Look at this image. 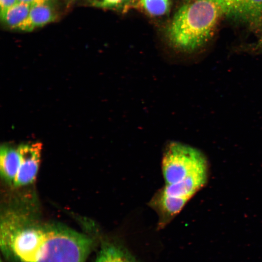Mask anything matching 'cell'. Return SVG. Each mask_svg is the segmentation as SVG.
Returning a JSON list of instances; mask_svg holds the SVG:
<instances>
[{"label": "cell", "mask_w": 262, "mask_h": 262, "mask_svg": "<svg viewBox=\"0 0 262 262\" xmlns=\"http://www.w3.org/2000/svg\"><path fill=\"white\" fill-rule=\"evenodd\" d=\"M1 250L13 262H85L94 239L59 224L42 225L11 210L1 218Z\"/></svg>", "instance_id": "6da1fadb"}, {"label": "cell", "mask_w": 262, "mask_h": 262, "mask_svg": "<svg viewBox=\"0 0 262 262\" xmlns=\"http://www.w3.org/2000/svg\"><path fill=\"white\" fill-rule=\"evenodd\" d=\"M223 16L219 0H195L178 9L166 31L168 45L178 55L175 65H182L183 55L210 40Z\"/></svg>", "instance_id": "7a4b0ae2"}, {"label": "cell", "mask_w": 262, "mask_h": 262, "mask_svg": "<svg viewBox=\"0 0 262 262\" xmlns=\"http://www.w3.org/2000/svg\"><path fill=\"white\" fill-rule=\"evenodd\" d=\"M165 184L180 182L207 169L205 157L196 148L177 141L166 144L161 163Z\"/></svg>", "instance_id": "3957f363"}, {"label": "cell", "mask_w": 262, "mask_h": 262, "mask_svg": "<svg viewBox=\"0 0 262 262\" xmlns=\"http://www.w3.org/2000/svg\"><path fill=\"white\" fill-rule=\"evenodd\" d=\"M17 149L20 164L14 183L15 187L29 185L35 180L40 163L42 145L39 142L23 144Z\"/></svg>", "instance_id": "277c9868"}, {"label": "cell", "mask_w": 262, "mask_h": 262, "mask_svg": "<svg viewBox=\"0 0 262 262\" xmlns=\"http://www.w3.org/2000/svg\"><path fill=\"white\" fill-rule=\"evenodd\" d=\"M224 15L248 25L262 18V0H219Z\"/></svg>", "instance_id": "5b68a950"}, {"label": "cell", "mask_w": 262, "mask_h": 262, "mask_svg": "<svg viewBox=\"0 0 262 262\" xmlns=\"http://www.w3.org/2000/svg\"><path fill=\"white\" fill-rule=\"evenodd\" d=\"M188 201L168 195L161 188L158 190L148 204L158 215V229H161L166 226L180 213Z\"/></svg>", "instance_id": "8992f818"}, {"label": "cell", "mask_w": 262, "mask_h": 262, "mask_svg": "<svg viewBox=\"0 0 262 262\" xmlns=\"http://www.w3.org/2000/svg\"><path fill=\"white\" fill-rule=\"evenodd\" d=\"M95 262H139L118 238L102 241Z\"/></svg>", "instance_id": "52a82bcc"}, {"label": "cell", "mask_w": 262, "mask_h": 262, "mask_svg": "<svg viewBox=\"0 0 262 262\" xmlns=\"http://www.w3.org/2000/svg\"><path fill=\"white\" fill-rule=\"evenodd\" d=\"M20 164V156L17 147L3 145L0 149V172L7 183L14 185Z\"/></svg>", "instance_id": "ba28073f"}, {"label": "cell", "mask_w": 262, "mask_h": 262, "mask_svg": "<svg viewBox=\"0 0 262 262\" xmlns=\"http://www.w3.org/2000/svg\"><path fill=\"white\" fill-rule=\"evenodd\" d=\"M55 19L54 13L47 3L31 6L28 18L20 30L31 31L43 26Z\"/></svg>", "instance_id": "9c48e42d"}, {"label": "cell", "mask_w": 262, "mask_h": 262, "mask_svg": "<svg viewBox=\"0 0 262 262\" xmlns=\"http://www.w3.org/2000/svg\"><path fill=\"white\" fill-rule=\"evenodd\" d=\"M31 5L19 2L0 16L1 19L11 29L20 30L28 17Z\"/></svg>", "instance_id": "30bf717a"}, {"label": "cell", "mask_w": 262, "mask_h": 262, "mask_svg": "<svg viewBox=\"0 0 262 262\" xmlns=\"http://www.w3.org/2000/svg\"><path fill=\"white\" fill-rule=\"evenodd\" d=\"M139 4L149 15L159 16L169 12L171 0H139Z\"/></svg>", "instance_id": "8fae6325"}, {"label": "cell", "mask_w": 262, "mask_h": 262, "mask_svg": "<svg viewBox=\"0 0 262 262\" xmlns=\"http://www.w3.org/2000/svg\"><path fill=\"white\" fill-rule=\"evenodd\" d=\"M125 0H90L95 6L101 8H113L117 7L124 2Z\"/></svg>", "instance_id": "7c38bea8"}, {"label": "cell", "mask_w": 262, "mask_h": 262, "mask_svg": "<svg viewBox=\"0 0 262 262\" xmlns=\"http://www.w3.org/2000/svg\"><path fill=\"white\" fill-rule=\"evenodd\" d=\"M18 2V0H0V16Z\"/></svg>", "instance_id": "4fadbf2b"}, {"label": "cell", "mask_w": 262, "mask_h": 262, "mask_svg": "<svg viewBox=\"0 0 262 262\" xmlns=\"http://www.w3.org/2000/svg\"><path fill=\"white\" fill-rule=\"evenodd\" d=\"M18 2H24L31 6L47 3L48 0H18Z\"/></svg>", "instance_id": "5bb4252c"}, {"label": "cell", "mask_w": 262, "mask_h": 262, "mask_svg": "<svg viewBox=\"0 0 262 262\" xmlns=\"http://www.w3.org/2000/svg\"><path fill=\"white\" fill-rule=\"evenodd\" d=\"M137 1H138V0H130L131 3H132V4H134Z\"/></svg>", "instance_id": "9a60e30c"}, {"label": "cell", "mask_w": 262, "mask_h": 262, "mask_svg": "<svg viewBox=\"0 0 262 262\" xmlns=\"http://www.w3.org/2000/svg\"><path fill=\"white\" fill-rule=\"evenodd\" d=\"M261 42L262 44V35H261Z\"/></svg>", "instance_id": "2e32d148"}, {"label": "cell", "mask_w": 262, "mask_h": 262, "mask_svg": "<svg viewBox=\"0 0 262 262\" xmlns=\"http://www.w3.org/2000/svg\"><path fill=\"white\" fill-rule=\"evenodd\" d=\"M188 2L192 1L195 0H187Z\"/></svg>", "instance_id": "e0dca14e"}, {"label": "cell", "mask_w": 262, "mask_h": 262, "mask_svg": "<svg viewBox=\"0 0 262 262\" xmlns=\"http://www.w3.org/2000/svg\"><path fill=\"white\" fill-rule=\"evenodd\" d=\"M0 262H2V260L0 261Z\"/></svg>", "instance_id": "ac0fdd59"}]
</instances>
